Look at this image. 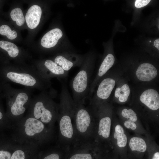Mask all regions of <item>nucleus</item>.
<instances>
[{"label": "nucleus", "instance_id": "nucleus-1", "mask_svg": "<svg viewBox=\"0 0 159 159\" xmlns=\"http://www.w3.org/2000/svg\"><path fill=\"white\" fill-rule=\"evenodd\" d=\"M12 129L14 130L12 139L20 144L49 146L54 138V130L32 116L22 118Z\"/></svg>", "mask_w": 159, "mask_h": 159}, {"label": "nucleus", "instance_id": "nucleus-2", "mask_svg": "<svg viewBox=\"0 0 159 159\" xmlns=\"http://www.w3.org/2000/svg\"><path fill=\"white\" fill-rule=\"evenodd\" d=\"M66 84L62 81L57 121L58 133L57 144L70 148L77 143L72 125L74 102Z\"/></svg>", "mask_w": 159, "mask_h": 159}, {"label": "nucleus", "instance_id": "nucleus-3", "mask_svg": "<svg viewBox=\"0 0 159 159\" xmlns=\"http://www.w3.org/2000/svg\"><path fill=\"white\" fill-rule=\"evenodd\" d=\"M74 102L72 125L77 145L92 143L93 122L90 110L82 101Z\"/></svg>", "mask_w": 159, "mask_h": 159}, {"label": "nucleus", "instance_id": "nucleus-4", "mask_svg": "<svg viewBox=\"0 0 159 159\" xmlns=\"http://www.w3.org/2000/svg\"><path fill=\"white\" fill-rule=\"evenodd\" d=\"M59 114V105L54 104L51 101L45 102L39 101L34 105L32 117L54 130Z\"/></svg>", "mask_w": 159, "mask_h": 159}, {"label": "nucleus", "instance_id": "nucleus-5", "mask_svg": "<svg viewBox=\"0 0 159 159\" xmlns=\"http://www.w3.org/2000/svg\"><path fill=\"white\" fill-rule=\"evenodd\" d=\"M28 97L27 95L24 92L19 93L16 99L11 106L10 112L12 116L10 122L13 126L21 119L20 116L22 115L26 110L24 106L27 102Z\"/></svg>", "mask_w": 159, "mask_h": 159}, {"label": "nucleus", "instance_id": "nucleus-6", "mask_svg": "<svg viewBox=\"0 0 159 159\" xmlns=\"http://www.w3.org/2000/svg\"><path fill=\"white\" fill-rule=\"evenodd\" d=\"M158 71L155 67L148 63L140 64L137 68L135 74L139 80L144 81H149L153 79L157 75Z\"/></svg>", "mask_w": 159, "mask_h": 159}, {"label": "nucleus", "instance_id": "nucleus-7", "mask_svg": "<svg viewBox=\"0 0 159 159\" xmlns=\"http://www.w3.org/2000/svg\"><path fill=\"white\" fill-rule=\"evenodd\" d=\"M140 100L141 102L150 109L155 110L159 108V95L153 89L146 90L141 95Z\"/></svg>", "mask_w": 159, "mask_h": 159}, {"label": "nucleus", "instance_id": "nucleus-8", "mask_svg": "<svg viewBox=\"0 0 159 159\" xmlns=\"http://www.w3.org/2000/svg\"><path fill=\"white\" fill-rule=\"evenodd\" d=\"M115 85V81L112 78L108 77L103 79L98 85L95 99L104 100L108 99Z\"/></svg>", "mask_w": 159, "mask_h": 159}, {"label": "nucleus", "instance_id": "nucleus-9", "mask_svg": "<svg viewBox=\"0 0 159 159\" xmlns=\"http://www.w3.org/2000/svg\"><path fill=\"white\" fill-rule=\"evenodd\" d=\"M42 13L41 7L37 5L31 6L28 10L25 16V20L28 27L34 29L39 25Z\"/></svg>", "mask_w": 159, "mask_h": 159}, {"label": "nucleus", "instance_id": "nucleus-10", "mask_svg": "<svg viewBox=\"0 0 159 159\" xmlns=\"http://www.w3.org/2000/svg\"><path fill=\"white\" fill-rule=\"evenodd\" d=\"M62 35L63 33L60 29H52L44 35L41 40V44L45 48L52 47L56 45Z\"/></svg>", "mask_w": 159, "mask_h": 159}, {"label": "nucleus", "instance_id": "nucleus-11", "mask_svg": "<svg viewBox=\"0 0 159 159\" xmlns=\"http://www.w3.org/2000/svg\"><path fill=\"white\" fill-rule=\"evenodd\" d=\"M6 77L12 81L27 86H32L36 83V80L30 75L26 73L8 72Z\"/></svg>", "mask_w": 159, "mask_h": 159}, {"label": "nucleus", "instance_id": "nucleus-12", "mask_svg": "<svg viewBox=\"0 0 159 159\" xmlns=\"http://www.w3.org/2000/svg\"><path fill=\"white\" fill-rule=\"evenodd\" d=\"M111 125V120L108 117L101 118L99 122L97 134L99 136L107 138L110 136Z\"/></svg>", "mask_w": 159, "mask_h": 159}, {"label": "nucleus", "instance_id": "nucleus-13", "mask_svg": "<svg viewBox=\"0 0 159 159\" xmlns=\"http://www.w3.org/2000/svg\"><path fill=\"white\" fill-rule=\"evenodd\" d=\"M0 140V159H10L12 154L9 150L14 147L15 142L11 139V140Z\"/></svg>", "mask_w": 159, "mask_h": 159}, {"label": "nucleus", "instance_id": "nucleus-14", "mask_svg": "<svg viewBox=\"0 0 159 159\" xmlns=\"http://www.w3.org/2000/svg\"><path fill=\"white\" fill-rule=\"evenodd\" d=\"M46 67L53 74L62 78H65L68 72L65 71L60 66L50 60H46L44 63Z\"/></svg>", "mask_w": 159, "mask_h": 159}, {"label": "nucleus", "instance_id": "nucleus-15", "mask_svg": "<svg viewBox=\"0 0 159 159\" xmlns=\"http://www.w3.org/2000/svg\"><path fill=\"white\" fill-rule=\"evenodd\" d=\"M129 146L132 151H138L143 152L146 151L147 148L145 140L142 138L137 137H134L130 139Z\"/></svg>", "mask_w": 159, "mask_h": 159}, {"label": "nucleus", "instance_id": "nucleus-16", "mask_svg": "<svg viewBox=\"0 0 159 159\" xmlns=\"http://www.w3.org/2000/svg\"><path fill=\"white\" fill-rule=\"evenodd\" d=\"M113 136L115 139H117V145L119 147L122 148L125 146L127 138L124 133L123 127L120 125H117L115 126Z\"/></svg>", "mask_w": 159, "mask_h": 159}, {"label": "nucleus", "instance_id": "nucleus-17", "mask_svg": "<svg viewBox=\"0 0 159 159\" xmlns=\"http://www.w3.org/2000/svg\"><path fill=\"white\" fill-rule=\"evenodd\" d=\"M29 145L20 144L15 142L14 149L10 159H25V151Z\"/></svg>", "mask_w": 159, "mask_h": 159}, {"label": "nucleus", "instance_id": "nucleus-18", "mask_svg": "<svg viewBox=\"0 0 159 159\" xmlns=\"http://www.w3.org/2000/svg\"><path fill=\"white\" fill-rule=\"evenodd\" d=\"M92 143L79 145L81 152L74 153L69 159H93L91 154L87 152V150Z\"/></svg>", "mask_w": 159, "mask_h": 159}, {"label": "nucleus", "instance_id": "nucleus-19", "mask_svg": "<svg viewBox=\"0 0 159 159\" xmlns=\"http://www.w3.org/2000/svg\"><path fill=\"white\" fill-rule=\"evenodd\" d=\"M130 90L129 85L125 84L121 87L117 88L115 90V97L119 98V101L121 102L127 101L130 94Z\"/></svg>", "mask_w": 159, "mask_h": 159}, {"label": "nucleus", "instance_id": "nucleus-20", "mask_svg": "<svg viewBox=\"0 0 159 159\" xmlns=\"http://www.w3.org/2000/svg\"><path fill=\"white\" fill-rule=\"evenodd\" d=\"M0 47L6 51L11 57L14 58L18 56L19 49L14 44L11 42L4 41H0Z\"/></svg>", "mask_w": 159, "mask_h": 159}, {"label": "nucleus", "instance_id": "nucleus-21", "mask_svg": "<svg viewBox=\"0 0 159 159\" xmlns=\"http://www.w3.org/2000/svg\"><path fill=\"white\" fill-rule=\"evenodd\" d=\"M54 62L65 71L68 72L74 65V63L62 55H58L55 58Z\"/></svg>", "mask_w": 159, "mask_h": 159}, {"label": "nucleus", "instance_id": "nucleus-22", "mask_svg": "<svg viewBox=\"0 0 159 159\" xmlns=\"http://www.w3.org/2000/svg\"><path fill=\"white\" fill-rule=\"evenodd\" d=\"M11 17L19 26L22 25L25 22V18L21 9L16 8L13 9L10 13Z\"/></svg>", "mask_w": 159, "mask_h": 159}, {"label": "nucleus", "instance_id": "nucleus-23", "mask_svg": "<svg viewBox=\"0 0 159 159\" xmlns=\"http://www.w3.org/2000/svg\"><path fill=\"white\" fill-rule=\"evenodd\" d=\"M0 34L6 36L10 39H14L17 37V33L14 30L12 31L10 28L6 25H3L0 27Z\"/></svg>", "mask_w": 159, "mask_h": 159}, {"label": "nucleus", "instance_id": "nucleus-24", "mask_svg": "<svg viewBox=\"0 0 159 159\" xmlns=\"http://www.w3.org/2000/svg\"><path fill=\"white\" fill-rule=\"evenodd\" d=\"M122 116L126 118L129 119L132 121L135 122L137 120L136 114L132 110L125 108L122 110L121 113Z\"/></svg>", "mask_w": 159, "mask_h": 159}, {"label": "nucleus", "instance_id": "nucleus-25", "mask_svg": "<svg viewBox=\"0 0 159 159\" xmlns=\"http://www.w3.org/2000/svg\"><path fill=\"white\" fill-rule=\"evenodd\" d=\"M12 125L8 118H5L0 110V130L4 129H12Z\"/></svg>", "mask_w": 159, "mask_h": 159}, {"label": "nucleus", "instance_id": "nucleus-26", "mask_svg": "<svg viewBox=\"0 0 159 159\" xmlns=\"http://www.w3.org/2000/svg\"><path fill=\"white\" fill-rule=\"evenodd\" d=\"M150 1V0H136L135 1V5L137 8H140L147 5Z\"/></svg>", "mask_w": 159, "mask_h": 159}, {"label": "nucleus", "instance_id": "nucleus-27", "mask_svg": "<svg viewBox=\"0 0 159 159\" xmlns=\"http://www.w3.org/2000/svg\"><path fill=\"white\" fill-rule=\"evenodd\" d=\"M124 125L126 128H130L132 130H135L137 127V126L134 122L130 120L125 121Z\"/></svg>", "mask_w": 159, "mask_h": 159}, {"label": "nucleus", "instance_id": "nucleus-28", "mask_svg": "<svg viewBox=\"0 0 159 159\" xmlns=\"http://www.w3.org/2000/svg\"><path fill=\"white\" fill-rule=\"evenodd\" d=\"M59 153L56 152L51 153L44 157L43 159H60Z\"/></svg>", "mask_w": 159, "mask_h": 159}, {"label": "nucleus", "instance_id": "nucleus-29", "mask_svg": "<svg viewBox=\"0 0 159 159\" xmlns=\"http://www.w3.org/2000/svg\"><path fill=\"white\" fill-rule=\"evenodd\" d=\"M154 44L155 47L158 50H159V39H157L155 40L154 42Z\"/></svg>", "mask_w": 159, "mask_h": 159}, {"label": "nucleus", "instance_id": "nucleus-30", "mask_svg": "<svg viewBox=\"0 0 159 159\" xmlns=\"http://www.w3.org/2000/svg\"><path fill=\"white\" fill-rule=\"evenodd\" d=\"M152 159H159V153L158 152L155 153Z\"/></svg>", "mask_w": 159, "mask_h": 159}]
</instances>
